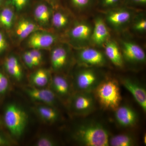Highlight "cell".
<instances>
[{
    "label": "cell",
    "instance_id": "37",
    "mask_svg": "<svg viewBox=\"0 0 146 146\" xmlns=\"http://www.w3.org/2000/svg\"><path fill=\"white\" fill-rule=\"evenodd\" d=\"M3 1V0H0V7H1Z\"/></svg>",
    "mask_w": 146,
    "mask_h": 146
},
{
    "label": "cell",
    "instance_id": "27",
    "mask_svg": "<svg viewBox=\"0 0 146 146\" xmlns=\"http://www.w3.org/2000/svg\"><path fill=\"white\" fill-rule=\"evenodd\" d=\"M31 0H6L7 5L10 6L17 12H21L29 4Z\"/></svg>",
    "mask_w": 146,
    "mask_h": 146
},
{
    "label": "cell",
    "instance_id": "22",
    "mask_svg": "<svg viewBox=\"0 0 146 146\" xmlns=\"http://www.w3.org/2000/svg\"><path fill=\"white\" fill-rule=\"evenodd\" d=\"M15 19L14 10L7 5L0 10V27L6 30H9L13 27Z\"/></svg>",
    "mask_w": 146,
    "mask_h": 146
},
{
    "label": "cell",
    "instance_id": "15",
    "mask_svg": "<svg viewBox=\"0 0 146 146\" xmlns=\"http://www.w3.org/2000/svg\"><path fill=\"white\" fill-rule=\"evenodd\" d=\"M41 30L39 26L28 18L20 19L15 29V33L20 40L27 39L31 33L36 31Z\"/></svg>",
    "mask_w": 146,
    "mask_h": 146
},
{
    "label": "cell",
    "instance_id": "6",
    "mask_svg": "<svg viewBox=\"0 0 146 146\" xmlns=\"http://www.w3.org/2000/svg\"><path fill=\"white\" fill-rule=\"evenodd\" d=\"M24 90L33 101L56 108L58 98L51 89L44 87L39 88L32 85L24 87Z\"/></svg>",
    "mask_w": 146,
    "mask_h": 146
},
{
    "label": "cell",
    "instance_id": "13",
    "mask_svg": "<svg viewBox=\"0 0 146 146\" xmlns=\"http://www.w3.org/2000/svg\"><path fill=\"white\" fill-rule=\"evenodd\" d=\"M79 60L85 65L101 66L105 63V58L100 52L93 48L84 49L78 56Z\"/></svg>",
    "mask_w": 146,
    "mask_h": 146
},
{
    "label": "cell",
    "instance_id": "24",
    "mask_svg": "<svg viewBox=\"0 0 146 146\" xmlns=\"http://www.w3.org/2000/svg\"><path fill=\"white\" fill-rule=\"evenodd\" d=\"M91 33V28L88 25L79 24L71 30L70 36L72 39L75 40H86L89 38Z\"/></svg>",
    "mask_w": 146,
    "mask_h": 146
},
{
    "label": "cell",
    "instance_id": "16",
    "mask_svg": "<svg viewBox=\"0 0 146 146\" xmlns=\"http://www.w3.org/2000/svg\"><path fill=\"white\" fill-rule=\"evenodd\" d=\"M51 7L48 3L40 2L35 5L33 14L35 20L42 26L47 25L51 20L52 16Z\"/></svg>",
    "mask_w": 146,
    "mask_h": 146
},
{
    "label": "cell",
    "instance_id": "36",
    "mask_svg": "<svg viewBox=\"0 0 146 146\" xmlns=\"http://www.w3.org/2000/svg\"><path fill=\"white\" fill-rule=\"evenodd\" d=\"M11 145L10 141L0 134V146H9Z\"/></svg>",
    "mask_w": 146,
    "mask_h": 146
},
{
    "label": "cell",
    "instance_id": "31",
    "mask_svg": "<svg viewBox=\"0 0 146 146\" xmlns=\"http://www.w3.org/2000/svg\"><path fill=\"white\" fill-rule=\"evenodd\" d=\"M28 52L33 58L37 66H39L42 63L43 60V55L40 50L31 49Z\"/></svg>",
    "mask_w": 146,
    "mask_h": 146
},
{
    "label": "cell",
    "instance_id": "20",
    "mask_svg": "<svg viewBox=\"0 0 146 146\" xmlns=\"http://www.w3.org/2000/svg\"><path fill=\"white\" fill-rule=\"evenodd\" d=\"M105 51L106 56L113 64L117 67H122V56L117 46L115 43L113 42L107 43Z\"/></svg>",
    "mask_w": 146,
    "mask_h": 146
},
{
    "label": "cell",
    "instance_id": "33",
    "mask_svg": "<svg viewBox=\"0 0 146 146\" xmlns=\"http://www.w3.org/2000/svg\"><path fill=\"white\" fill-rule=\"evenodd\" d=\"M8 47L6 37L2 31H0V55L3 54Z\"/></svg>",
    "mask_w": 146,
    "mask_h": 146
},
{
    "label": "cell",
    "instance_id": "7",
    "mask_svg": "<svg viewBox=\"0 0 146 146\" xmlns=\"http://www.w3.org/2000/svg\"><path fill=\"white\" fill-rule=\"evenodd\" d=\"M27 39L29 48L40 50L52 46L56 41V36L50 33L39 30L33 33Z\"/></svg>",
    "mask_w": 146,
    "mask_h": 146
},
{
    "label": "cell",
    "instance_id": "35",
    "mask_svg": "<svg viewBox=\"0 0 146 146\" xmlns=\"http://www.w3.org/2000/svg\"><path fill=\"white\" fill-rule=\"evenodd\" d=\"M146 28V21L143 20L138 22L135 25V29L138 31H145Z\"/></svg>",
    "mask_w": 146,
    "mask_h": 146
},
{
    "label": "cell",
    "instance_id": "14",
    "mask_svg": "<svg viewBox=\"0 0 146 146\" xmlns=\"http://www.w3.org/2000/svg\"><path fill=\"white\" fill-rule=\"evenodd\" d=\"M35 112L43 121L48 123H53L57 121L59 119V112L56 108L40 104L34 108Z\"/></svg>",
    "mask_w": 146,
    "mask_h": 146
},
{
    "label": "cell",
    "instance_id": "26",
    "mask_svg": "<svg viewBox=\"0 0 146 146\" xmlns=\"http://www.w3.org/2000/svg\"><path fill=\"white\" fill-rule=\"evenodd\" d=\"M55 140L50 135L43 134L39 136L35 143L36 146H54L57 145Z\"/></svg>",
    "mask_w": 146,
    "mask_h": 146
},
{
    "label": "cell",
    "instance_id": "21",
    "mask_svg": "<svg viewBox=\"0 0 146 146\" xmlns=\"http://www.w3.org/2000/svg\"><path fill=\"white\" fill-rule=\"evenodd\" d=\"M108 16V20L110 23L115 25L119 26L128 22L131 18L129 11L124 9L113 11Z\"/></svg>",
    "mask_w": 146,
    "mask_h": 146
},
{
    "label": "cell",
    "instance_id": "12",
    "mask_svg": "<svg viewBox=\"0 0 146 146\" xmlns=\"http://www.w3.org/2000/svg\"><path fill=\"white\" fill-rule=\"evenodd\" d=\"M5 70L9 75L16 81L23 80L24 72L23 67L17 56L11 54L6 58L4 62Z\"/></svg>",
    "mask_w": 146,
    "mask_h": 146
},
{
    "label": "cell",
    "instance_id": "32",
    "mask_svg": "<svg viewBox=\"0 0 146 146\" xmlns=\"http://www.w3.org/2000/svg\"><path fill=\"white\" fill-rule=\"evenodd\" d=\"M23 58L25 64L29 68L31 69L37 67V65L28 51H27L24 53L23 55Z\"/></svg>",
    "mask_w": 146,
    "mask_h": 146
},
{
    "label": "cell",
    "instance_id": "8",
    "mask_svg": "<svg viewBox=\"0 0 146 146\" xmlns=\"http://www.w3.org/2000/svg\"><path fill=\"white\" fill-rule=\"evenodd\" d=\"M121 83L129 91L144 112H146V91L144 86L138 82L129 78L122 80Z\"/></svg>",
    "mask_w": 146,
    "mask_h": 146
},
{
    "label": "cell",
    "instance_id": "3",
    "mask_svg": "<svg viewBox=\"0 0 146 146\" xmlns=\"http://www.w3.org/2000/svg\"><path fill=\"white\" fill-rule=\"evenodd\" d=\"M27 113L16 104H9L6 106L4 121L6 127L12 136L19 139L23 134L28 122Z\"/></svg>",
    "mask_w": 146,
    "mask_h": 146
},
{
    "label": "cell",
    "instance_id": "23",
    "mask_svg": "<svg viewBox=\"0 0 146 146\" xmlns=\"http://www.w3.org/2000/svg\"><path fill=\"white\" fill-rule=\"evenodd\" d=\"M136 144L134 136L129 133H122L112 136L109 140V145L133 146Z\"/></svg>",
    "mask_w": 146,
    "mask_h": 146
},
{
    "label": "cell",
    "instance_id": "38",
    "mask_svg": "<svg viewBox=\"0 0 146 146\" xmlns=\"http://www.w3.org/2000/svg\"><path fill=\"white\" fill-rule=\"evenodd\" d=\"M51 1L54 2H58L60 0H51Z\"/></svg>",
    "mask_w": 146,
    "mask_h": 146
},
{
    "label": "cell",
    "instance_id": "9",
    "mask_svg": "<svg viewBox=\"0 0 146 146\" xmlns=\"http://www.w3.org/2000/svg\"><path fill=\"white\" fill-rule=\"evenodd\" d=\"M115 118L117 122L123 127H132L138 121L137 113L128 105L119 106L115 110Z\"/></svg>",
    "mask_w": 146,
    "mask_h": 146
},
{
    "label": "cell",
    "instance_id": "25",
    "mask_svg": "<svg viewBox=\"0 0 146 146\" xmlns=\"http://www.w3.org/2000/svg\"><path fill=\"white\" fill-rule=\"evenodd\" d=\"M51 21L53 26L57 29L63 28L68 23V17L61 11H56L52 14Z\"/></svg>",
    "mask_w": 146,
    "mask_h": 146
},
{
    "label": "cell",
    "instance_id": "11",
    "mask_svg": "<svg viewBox=\"0 0 146 146\" xmlns=\"http://www.w3.org/2000/svg\"><path fill=\"white\" fill-rule=\"evenodd\" d=\"M123 46V55L128 61L142 63L145 61V54L140 46L129 42H124Z\"/></svg>",
    "mask_w": 146,
    "mask_h": 146
},
{
    "label": "cell",
    "instance_id": "18",
    "mask_svg": "<svg viewBox=\"0 0 146 146\" xmlns=\"http://www.w3.org/2000/svg\"><path fill=\"white\" fill-rule=\"evenodd\" d=\"M108 36L109 32L104 22L101 18L97 19L92 35L94 42L97 44H101L105 42Z\"/></svg>",
    "mask_w": 146,
    "mask_h": 146
},
{
    "label": "cell",
    "instance_id": "4",
    "mask_svg": "<svg viewBox=\"0 0 146 146\" xmlns=\"http://www.w3.org/2000/svg\"><path fill=\"white\" fill-rule=\"evenodd\" d=\"M104 80L96 71L85 69L76 74L74 79V87L76 92H92Z\"/></svg>",
    "mask_w": 146,
    "mask_h": 146
},
{
    "label": "cell",
    "instance_id": "10",
    "mask_svg": "<svg viewBox=\"0 0 146 146\" xmlns=\"http://www.w3.org/2000/svg\"><path fill=\"white\" fill-rule=\"evenodd\" d=\"M51 89L58 98L65 100L70 96L71 87L70 83L65 77L55 75L51 78Z\"/></svg>",
    "mask_w": 146,
    "mask_h": 146
},
{
    "label": "cell",
    "instance_id": "2",
    "mask_svg": "<svg viewBox=\"0 0 146 146\" xmlns=\"http://www.w3.org/2000/svg\"><path fill=\"white\" fill-rule=\"evenodd\" d=\"M94 92L97 100L104 109L115 110L120 105L121 96L119 83L115 80H104Z\"/></svg>",
    "mask_w": 146,
    "mask_h": 146
},
{
    "label": "cell",
    "instance_id": "29",
    "mask_svg": "<svg viewBox=\"0 0 146 146\" xmlns=\"http://www.w3.org/2000/svg\"><path fill=\"white\" fill-rule=\"evenodd\" d=\"M99 5L104 7H116L124 3V0H97Z\"/></svg>",
    "mask_w": 146,
    "mask_h": 146
},
{
    "label": "cell",
    "instance_id": "19",
    "mask_svg": "<svg viewBox=\"0 0 146 146\" xmlns=\"http://www.w3.org/2000/svg\"><path fill=\"white\" fill-rule=\"evenodd\" d=\"M51 78L46 70L39 69L31 75L29 80L32 86L42 88L50 83Z\"/></svg>",
    "mask_w": 146,
    "mask_h": 146
},
{
    "label": "cell",
    "instance_id": "28",
    "mask_svg": "<svg viewBox=\"0 0 146 146\" xmlns=\"http://www.w3.org/2000/svg\"><path fill=\"white\" fill-rule=\"evenodd\" d=\"M71 4L75 8L84 9L94 5L97 0H70Z\"/></svg>",
    "mask_w": 146,
    "mask_h": 146
},
{
    "label": "cell",
    "instance_id": "1",
    "mask_svg": "<svg viewBox=\"0 0 146 146\" xmlns=\"http://www.w3.org/2000/svg\"><path fill=\"white\" fill-rule=\"evenodd\" d=\"M73 139L82 146H109V134L101 124L84 123L77 127L72 134Z\"/></svg>",
    "mask_w": 146,
    "mask_h": 146
},
{
    "label": "cell",
    "instance_id": "30",
    "mask_svg": "<svg viewBox=\"0 0 146 146\" xmlns=\"http://www.w3.org/2000/svg\"><path fill=\"white\" fill-rule=\"evenodd\" d=\"M9 81L6 76L0 71V95H4L9 87Z\"/></svg>",
    "mask_w": 146,
    "mask_h": 146
},
{
    "label": "cell",
    "instance_id": "5",
    "mask_svg": "<svg viewBox=\"0 0 146 146\" xmlns=\"http://www.w3.org/2000/svg\"><path fill=\"white\" fill-rule=\"evenodd\" d=\"M96 100L92 92H76L70 98L71 110L77 115H86L94 111Z\"/></svg>",
    "mask_w": 146,
    "mask_h": 146
},
{
    "label": "cell",
    "instance_id": "34",
    "mask_svg": "<svg viewBox=\"0 0 146 146\" xmlns=\"http://www.w3.org/2000/svg\"><path fill=\"white\" fill-rule=\"evenodd\" d=\"M124 3L132 5L143 6L146 5V0H124Z\"/></svg>",
    "mask_w": 146,
    "mask_h": 146
},
{
    "label": "cell",
    "instance_id": "17",
    "mask_svg": "<svg viewBox=\"0 0 146 146\" xmlns=\"http://www.w3.org/2000/svg\"><path fill=\"white\" fill-rule=\"evenodd\" d=\"M67 50L63 46L54 48L51 53L50 61L52 68L55 71L60 70L65 66L68 60Z\"/></svg>",
    "mask_w": 146,
    "mask_h": 146
}]
</instances>
